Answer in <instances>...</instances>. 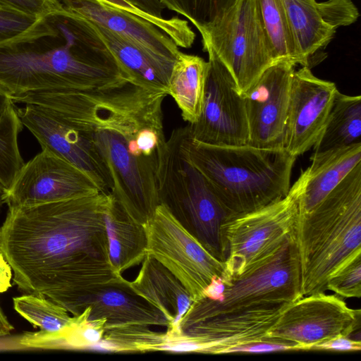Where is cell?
<instances>
[{"instance_id":"1","label":"cell","mask_w":361,"mask_h":361,"mask_svg":"<svg viewBox=\"0 0 361 361\" xmlns=\"http://www.w3.org/2000/svg\"><path fill=\"white\" fill-rule=\"evenodd\" d=\"M109 192L9 207L0 251L20 290L80 314L90 298L125 279L112 268L104 211Z\"/></svg>"},{"instance_id":"2","label":"cell","mask_w":361,"mask_h":361,"mask_svg":"<svg viewBox=\"0 0 361 361\" xmlns=\"http://www.w3.org/2000/svg\"><path fill=\"white\" fill-rule=\"evenodd\" d=\"M131 82L92 24L63 7L0 44V86L10 95L92 92Z\"/></svg>"},{"instance_id":"3","label":"cell","mask_w":361,"mask_h":361,"mask_svg":"<svg viewBox=\"0 0 361 361\" xmlns=\"http://www.w3.org/2000/svg\"><path fill=\"white\" fill-rule=\"evenodd\" d=\"M302 296L325 293L329 279L361 255V163L295 230Z\"/></svg>"},{"instance_id":"4","label":"cell","mask_w":361,"mask_h":361,"mask_svg":"<svg viewBox=\"0 0 361 361\" xmlns=\"http://www.w3.org/2000/svg\"><path fill=\"white\" fill-rule=\"evenodd\" d=\"M187 151L231 215L262 208L289 191L296 157L283 147L215 145L190 135Z\"/></svg>"},{"instance_id":"5","label":"cell","mask_w":361,"mask_h":361,"mask_svg":"<svg viewBox=\"0 0 361 361\" xmlns=\"http://www.w3.org/2000/svg\"><path fill=\"white\" fill-rule=\"evenodd\" d=\"M188 126L174 129L159 155L157 180L160 204L221 261V226L231 214L204 175L191 163Z\"/></svg>"},{"instance_id":"6","label":"cell","mask_w":361,"mask_h":361,"mask_svg":"<svg viewBox=\"0 0 361 361\" xmlns=\"http://www.w3.org/2000/svg\"><path fill=\"white\" fill-rule=\"evenodd\" d=\"M305 181V170L284 197L250 212L231 215L224 221L221 249L225 284L264 262L295 235Z\"/></svg>"},{"instance_id":"7","label":"cell","mask_w":361,"mask_h":361,"mask_svg":"<svg viewBox=\"0 0 361 361\" xmlns=\"http://www.w3.org/2000/svg\"><path fill=\"white\" fill-rule=\"evenodd\" d=\"M147 126L157 127L149 120H114L89 133L107 171L109 192L133 219L143 226L160 204L157 180L159 157L133 150L130 138Z\"/></svg>"},{"instance_id":"8","label":"cell","mask_w":361,"mask_h":361,"mask_svg":"<svg viewBox=\"0 0 361 361\" xmlns=\"http://www.w3.org/2000/svg\"><path fill=\"white\" fill-rule=\"evenodd\" d=\"M233 76L240 94L276 63L260 18L257 0H237L219 19L200 30Z\"/></svg>"},{"instance_id":"9","label":"cell","mask_w":361,"mask_h":361,"mask_svg":"<svg viewBox=\"0 0 361 361\" xmlns=\"http://www.w3.org/2000/svg\"><path fill=\"white\" fill-rule=\"evenodd\" d=\"M216 302L193 301L184 315L201 317L262 305L292 303L302 297L300 262L295 235L287 238L269 258L226 285Z\"/></svg>"},{"instance_id":"10","label":"cell","mask_w":361,"mask_h":361,"mask_svg":"<svg viewBox=\"0 0 361 361\" xmlns=\"http://www.w3.org/2000/svg\"><path fill=\"white\" fill-rule=\"evenodd\" d=\"M147 255L168 269L185 286L193 301L203 298V290L214 276L226 279L225 267L160 204L144 226Z\"/></svg>"},{"instance_id":"11","label":"cell","mask_w":361,"mask_h":361,"mask_svg":"<svg viewBox=\"0 0 361 361\" xmlns=\"http://www.w3.org/2000/svg\"><path fill=\"white\" fill-rule=\"evenodd\" d=\"M203 49L209 56L204 100L197 121L188 125L190 135L210 145H246L249 131L243 99L212 49L203 45Z\"/></svg>"},{"instance_id":"12","label":"cell","mask_w":361,"mask_h":361,"mask_svg":"<svg viewBox=\"0 0 361 361\" xmlns=\"http://www.w3.org/2000/svg\"><path fill=\"white\" fill-rule=\"evenodd\" d=\"M360 310L351 309L336 295H305L288 305L267 338L288 341L310 350L318 343L350 336L360 328Z\"/></svg>"},{"instance_id":"13","label":"cell","mask_w":361,"mask_h":361,"mask_svg":"<svg viewBox=\"0 0 361 361\" xmlns=\"http://www.w3.org/2000/svg\"><path fill=\"white\" fill-rule=\"evenodd\" d=\"M100 190L82 171L43 150L24 163L10 188L5 203L28 207L80 197Z\"/></svg>"},{"instance_id":"14","label":"cell","mask_w":361,"mask_h":361,"mask_svg":"<svg viewBox=\"0 0 361 361\" xmlns=\"http://www.w3.org/2000/svg\"><path fill=\"white\" fill-rule=\"evenodd\" d=\"M295 64L277 61L240 94L248 124L247 144L259 148L282 147Z\"/></svg>"},{"instance_id":"15","label":"cell","mask_w":361,"mask_h":361,"mask_svg":"<svg viewBox=\"0 0 361 361\" xmlns=\"http://www.w3.org/2000/svg\"><path fill=\"white\" fill-rule=\"evenodd\" d=\"M337 90L334 82L316 77L310 67L295 71L281 143L288 154L297 157L313 147Z\"/></svg>"},{"instance_id":"16","label":"cell","mask_w":361,"mask_h":361,"mask_svg":"<svg viewBox=\"0 0 361 361\" xmlns=\"http://www.w3.org/2000/svg\"><path fill=\"white\" fill-rule=\"evenodd\" d=\"M23 126L47 150L85 173L101 191L109 192L106 167L90 136L47 109L32 104L16 108Z\"/></svg>"},{"instance_id":"17","label":"cell","mask_w":361,"mask_h":361,"mask_svg":"<svg viewBox=\"0 0 361 361\" xmlns=\"http://www.w3.org/2000/svg\"><path fill=\"white\" fill-rule=\"evenodd\" d=\"M291 303L262 305L201 317L183 315L179 327L198 338L205 353L221 354L228 348L267 338L285 309Z\"/></svg>"},{"instance_id":"18","label":"cell","mask_w":361,"mask_h":361,"mask_svg":"<svg viewBox=\"0 0 361 361\" xmlns=\"http://www.w3.org/2000/svg\"><path fill=\"white\" fill-rule=\"evenodd\" d=\"M63 7L92 24L104 27L156 54L176 59L180 49L153 23L97 0H59Z\"/></svg>"},{"instance_id":"19","label":"cell","mask_w":361,"mask_h":361,"mask_svg":"<svg viewBox=\"0 0 361 361\" xmlns=\"http://www.w3.org/2000/svg\"><path fill=\"white\" fill-rule=\"evenodd\" d=\"M92 25L133 83L147 90L168 95L176 59L150 52L104 27Z\"/></svg>"},{"instance_id":"20","label":"cell","mask_w":361,"mask_h":361,"mask_svg":"<svg viewBox=\"0 0 361 361\" xmlns=\"http://www.w3.org/2000/svg\"><path fill=\"white\" fill-rule=\"evenodd\" d=\"M135 279L128 281L133 290L158 309L169 323L180 329V322L193 302L181 282L164 265L146 255Z\"/></svg>"},{"instance_id":"21","label":"cell","mask_w":361,"mask_h":361,"mask_svg":"<svg viewBox=\"0 0 361 361\" xmlns=\"http://www.w3.org/2000/svg\"><path fill=\"white\" fill-rule=\"evenodd\" d=\"M88 306L91 307L89 318H105L106 326L169 325L164 314L135 293L126 279L92 296Z\"/></svg>"},{"instance_id":"22","label":"cell","mask_w":361,"mask_h":361,"mask_svg":"<svg viewBox=\"0 0 361 361\" xmlns=\"http://www.w3.org/2000/svg\"><path fill=\"white\" fill-rule=\"evenodd\" d=\"M305 170L306 181L300 200V214L315 207L361 163V144L313 153Z\"/></svg>"},{"instance_id":"23","label":"cell","mask_w":361,"mask_h":361,"mask_svg":"<svg viewBox=\"0 0 361 361\" xmlns=\"http://www.w3.org/2000/svg\"><path fill=\"white\" fill-rule=\"evenodd\" d=\"M104 222L109 261L114 271L122 275L145 259L146 230L127 214L111 193L104 211Z\"/></svg>"},{"instance_id":"24","label":"cell","mask_w":361,"mask_h":361,"mask_svg":"<svg viewBox=\"0 0 361 361\" xmlns=\"http://www.w3.org/2000/svg\"><path fill=\"white\" fill-rule=\"evenodd\" d=\"M15 310L39 331L26 332L20 337L22 346L30 348L59 349L73 317L62 306L45 297L28 293L13 298Z\"/></svg>"},{"instance_id":"25","label":"cell","mask_w":361,"mask_h":361,"mask_svg":"<svg viewBox=\"0 0 361 361\" xmlns=\"http://www.w3.org/2000/svg\"><path fill=\"white\" fill-rule=\"evenodd\" d=\"M208 62L200 56L180 51L167 90L184 121L195 123L202 111Z\"/></svg>"},{"instance_id":"26","label":"cell","mask_w":361,"mask_h":361,"mask_svg":"<svg viewBox=\"0 0 361 361\" xmlns=\"http://www.w3.org/2000/svg\"><path fill=\"white\" fill-rule=\"evenodd\" d=\"M360 137L361 97L344 94L338 90L313 153L361 144Z\"/></svg>"},{"instance_id":"27","label":"cell","mask_w":361,"mask_h":361,"mask_svg":"<svg viewBox=\"0 0 361 361\" xmlns=\"http://www.w3.org/2000/svg\"><path fill=\"white\" fill-rule=\"evenodd\" d=\"M282 1L299 47L303 66L310 67L312 56L326 47L336 30L322 20L317 8L316 0Z\"/></svg>"},{"instance_id":"28","label":"cell","mask_w":361,"mask_h":361,"mask_svg":"<svg viewBox=\"0 0 361 361\" xmlns=\"http://www.w3.org/2000/svg\"><path fill=\"white\" fill-rule=\"evenodd\" d=\"M262 23L276 62L303 66L299 47L282 0H257Z\"/></svg>"},{"instance_id":"29","label":"cell","mask_w":361,"mask_h":361,"mask_svg":"<svg viewBox=\"0 0 361 361\" xmlns=\"http://www.w3.org/2000/svg\"><path fill=\"white\" fill-rule=\"evenodd\" d=\"M23 126L13 104L0 121V184L6 190L25 163L18 142Z\"/></svg>"},{"instance_id":"30","label":"cell","mask_w":361,"mask_h":361,"mask_svg":"<svg viewBox=\"0 0 361 361\" xmlns=\"http://www.w3.org/2000/svg\"><path fill=\"white\" fill-rule=\"evenodd\" d=\"M164 8L176 12L200 31L224 15L237 0H159Z\"/></svg>"},{"instance_id":"31","label":"cell","mask_w":361,"mask_h":361,"mask_svg":"<svg viewBox=\"0 0 361 361\" xmlns=\"http://www.w3.org/2000/svg\"><path fill=\"white\" fill-rule=\"evenodd\" d=\"M91 307L73 316L63 334L61 348L85 350L98 346L106 328L105 318L90 319Z\"/></svg>"},{"instance_id":"32","label":"cell","mask_w":361,"mask_h":361,"mask_svg":"<svg viewBox=\"0 0 361 361\" xmlns=\"http://www.w3.org/2000/svg\"><path fill=\"white\" fill-rule=\"evenodd\" d=\"M97 1L118 10L141 17L153 23L169 36L178 47L190 48L195 40V34L185 20L178 17L170 18H155L140 10L126 0Z\"/></svg>"},{"instance_id":"33","label":"cell","mask_w":361,"mask_h":361,"mask_svg":"<svg viewBox=\"0 0 361 361\" xmlns=\"http://www.w3.org/2000/svg\"><path fill=\"white\" fill-rule=\"evenodd\" d=\"M326 290H331L343 298H360L361 296V255L357 256L331 276Z\"/></svg>"},{"instance_id":"34","label":"cell","mask_w":361,"mask_h":361,"mask_svg":"<svg viewBox=\"0 0 361 361\" xmlns=\"http://www.w3.org/2000/svg\"><path fill=\"white\" fill-rule=\"evenodd\" d=\"M317 8L322 20L335 30L353 24L359 17L357 8L351 0L317 2Z\"/></svg>"},{"instance_id":"35","label":"cell","mask_w":361,"mask_h":361,"mask_svg":"<svg viewBox=\"0 0 361 361\" xmlns=\"http://www.w3.org/2000/svg\"><path fill=\"white\" fill-rule=\"evenodd\" d=\"M39 17L0 4V44L24 33Z\"/></svg>"},{"instance_id":"36","label":"cell","mask_w":361,"mask_h":361,"mask_svg":"<svg viewBox=\"0 0 361 361\" xmlns=\"http://www.w3.org/2000/svg\"><path fill=\"white\" fill-rule=\"evenodd\" d=\"M298 350H304V348L300 345L288 341L267 338L261 341L228 348L224 350L221 354L262 353Z\"/></svg>"},{"instance_id":"37","label":"cell","mask_w":361,"mask_h":361,"mask_svg":"<svg viewBox=\"0 0 361 361\" xmlns=\"http://www.w3.org/2000/svg\"><path fill=\"white\" fill-rule=\"evenodd\" d=\"M0 4L37 16L63 8L59 0H0Z\"/></svg>"},{"instance_id":"38","label":"cell","mask_w":361,"mask_h":361,"mask_svg":"<svg viewBox=\"0 0 361 361\" xmlns=\"http://www.w3.org/2000/svg\"><path fill=\"white\" fill-rule=\"evenodd\" d=\"M360 350L361 341L360 339L354 340L350 336H338L313 345L310 350L352 352Z\"/></svg>"},{"instance_id":"39","label":"cell","mask_w":361,"mask_h":361,"mask_svg":"<svg viewBox=\"0 0 361 361\" xmlns=\"http://www.w3.org/2000/svg\"><path fill=\"white\" fill-rule=\"evenodd\" d=\"M143 12L158 18H164L165 8L159 0H126Z\"/></svg>"},{"instance_id":"40","label":"cell","mask_w":361,"mask_h":361,"mask_svg":"<svg viewBox=\"0 0 361 361\" xmlns=\"http://www.w3.org/2000/svg\"><path fill=\"white\" fill-rule=\"evenodd\" d=\"M225 288L226 286L222 279L219 276H214L203 290V298L221 302L224 298Z\"/></svg>"},{"instance_id":"41","label":"cell","mask_w":361,"mask_h":361,"mask_svg":"<svg viewBox=\"0 0 361 361\" xmlns=\"http://www.w3.org/2000/svg\"><path fill=\"white\" fill-rule=\"evenodd\" d=\"M11 267L0 251V293L7 291L11 287Z\"/></svg>"},{"instance_id":"42","label":"cell","mask_w":361,"mask_h":361,"mask_svg":"<svg viewBox=\"0 0 361 361\" xmlns=\"http://www.w3.org/2000/svg\"><path fill=\"white\" fill-rule=\"evenodd\" d=\"M13 104L11 96L0 86V121Z\"/></svg>"},{"instance_id":"43","label":"cell","mask_w":361,"mask_h":361,"mask_svg":"<svg viewBox=\"0 0 361 361\" xmlns=\"http://www.w3.org/2000/svg\"><path fill=\"white\" fill-rule=\"evenodd\" d=\"M13 329L0 307V337L9 335Z\"/></svg>"},{"instance_id":"44","label":"cell","mask_w":361,"mask_h":361,"mask_svg":"<svg viewBox=\"0 0 361 361\" xmlns=\"http://www.w3.org/2000/svg\"><path fill=\"white\" fill-rule=\"evenodd\" d=\"M6 189L0 184V206L5 203Z\"/></svg>"}]
</instances>
